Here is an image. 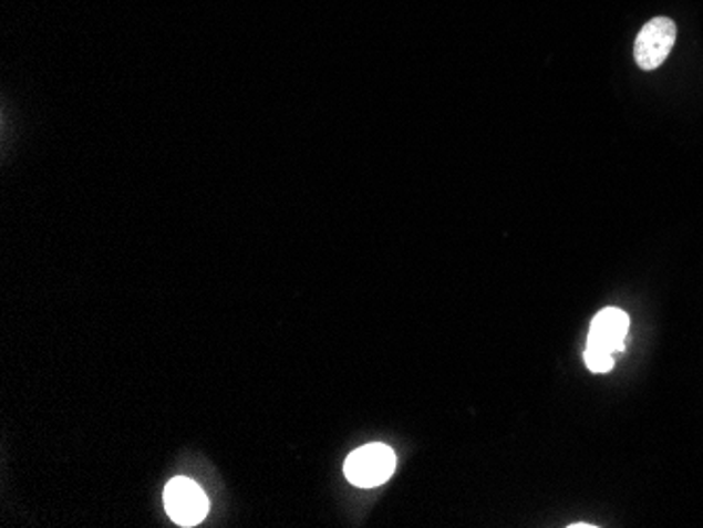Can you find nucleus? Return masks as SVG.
<instances>
[{"label":"nucleus","instance_id":"obj_1","mask_svg":"<svg viewBox=\"0 0 703 528\" xmlns=\"http://www.w3.org/2000/svg\"><path fill=\"white\" fill-rule=\"evenodd\" d=\"M396 467V455L382 443L364 444L356 448L343 465L345 478L361 488L384 485Z\"/></svg>","mask_w":703,"mask_h":528},{"label":"nucleus","instance_id":"obj_5","mask_svg":"<svg viewBox=\"0 0 703 528\" xmlns=\"http://www.w3.org/2000/svg\"><path fill=\"white\" fill-rule=\"evenodd\" d=\"M583 360H586V366L592 371V373H609L613 366H616V356L613 354H607V352H600V350H592V348H586L583 352Z\"/></svg>","mask_w":703,"mask_h":528},{"label":"nucleus","instance_id":"obj_2","mask_svg":"<svg viewBox=\"0 0 703 528\" xmlns=\"http://www.w3.org/2000/svg\"><path fill=\"white\" fill-rule=\"evenodd\" d=\"M165 509L175 525L196 527L209 511V499L194 480L177 476L165 486Z\"/></svg>","mask_w":703,"mask_h":528},{"label":"nucleus","instance_id":"obj_3","mask_svg":"<svg viewBox=\"0 0 703 528\" xmlns=\"http://www.w3.org/2000/svg\"><path fill=\"white\" fill-rule=\"evenodd\" d=\"M676 41V25L668 18H655L644 23L634 43V60L642 70L660 68Z\"/></svg>","mask_w":703,"mask_h":528},{"label":"nucleus","instance_id":"obj_4","mask_svg":"<svg viewBox=\"0 0 703 528\" xmlns=\"http://www.w3.org/2000/svg\"><path fill=\"white\" fill-rule=\"evenodd\" d=\"M628 327H630V318L623 310L604 308L592 320L586 348L616 356L618 352H623V339L628 335Z\"/></svg>","mask_w":703,"mask_h":528}]
</instances>
